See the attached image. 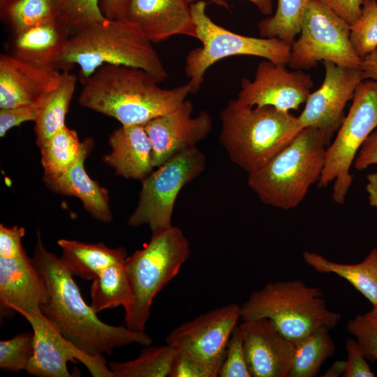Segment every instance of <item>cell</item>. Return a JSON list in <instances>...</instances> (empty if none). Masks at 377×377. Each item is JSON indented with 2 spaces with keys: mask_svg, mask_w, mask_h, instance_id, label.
I'll use <instances>...</instances> for the list:
<instances>
[{
  "mask_svg": "<svg viewBox=\"0 0 377 377\" xmlns=\"http://www.w3.org/2000/svg\"><path fill=\"white\" fill-rule=\"evenodd\" d=\"M177 351L171 345L145 346L138 357L108 364L114 377H169Z\"/></svg>",
  "mask_w": 377,
  "mask_h": 377,
  "instance_id": "29",
  "label": "cell"
},
{
  "mask_svg": "<svg viewBox=\"0 0 377 377\" xmlns=\"http://www.w3.org/2000/svg\"><path fill=\"white\" fill-rule=\"evenodd\" d=\"M360 70L364 80L377 81V49L362 58Z\"/></svg>",
  "mask_w": 377,
  "mask_h": 377,
  "instance_id": "45",
  "label": "cell"
},
{
  "mask_svg": "<svg viewBox=\"0 0 377 377\" xmlns=\"http://www.w3.org/2000/svg\"><path fill=\"white\" fill-rule=\"evenodd\" d=\"M125 18L152 43L177 35L196 37L191 3L186 0H130Z\"/></svg>",
  "mask_w": 377,
  "mask_h": 377,
  "instance_id": "20",
  "label": "cell"
},
{
  "mask_svg": "<svg viewBox=\"0 0 377 377\" xmlns=\"http://www.w3.org/2000/svg\"><path fill=\"white\" fill-rule=\"evenodd\" d=\"M61 73L32 65L13 55L0 56V109L36 103L56 88Z\"/></svg>",
  "mask_w": 377,
  "mask_h": 377,
  "instance_id": "19",
  "label": "cell"
},
{
  "mask_svg": "<svg viewBox=\"0 0 377 377\" xmlns=\"http://www.w3.org/2000/svg\"><path fill=\"white\" fill-rule=\"evenodd\" d=\"M58 20L71 35L91 22L105 18L100 0H52Z\"/></svg>",
  "mask_w": 377,
  "mask_h": 377,
  "instance_id": "33",
  "label": "cell"
},
{
  "mask_svg": "<svg viewBox=\"0 0 377 377\" xmlns=\"http://www.w3.org/2000/svg\"><path fill=\"white\" fill-rule=\"evenodd\" d=\"M77 82V75L70 71H63L57 87L45 97L40 112L34 121V131L38 147L66 126V117Z\"/></svg>",
  "mask_w": 377,
  "mask_h": 377,
  "instance_id": "26",
  "label": "cell"
},
{
  "mask_svg": "<svg viewBox=\"0 0 377 377\" xmlns=\"http://www.w3.org/2000/svg\"><path fill=\"white\" fill-rule=\"evenodd\" d=\"M193 105L186 100L176 110L154 118L144 125L152 147L154 168L161 165L174 155L196 147L213 128L211 115L200 111L192 116Z\"/></svg>",
  "mask_w": 377,
  "mask_h": 377,
  "instance_id": "16",
  "label": "cell"
},
{
  "mask_svg": "<svg viewBox=\"0 0 377 377\" xmlns=\"http://www.w3.org/2000/svg\"><path fill=\"white\" fill-rule=\"evenodd\" d=\"M366 190L369 195V204L377 209V172L367 176Z\"/></svg>",
  "mask_w": 377,
  "mask_h": 377,
  "instance_id": "46",
  "label": "cell"
},
{
  "mask_svg": "<svg viewBox=\"0 0 377 377\" xmlns=\"http://www.w3.org/2000/svg\"><path fill=\"white\" fill-rule=\"evenodd\" d=\"M299 34L288 64L293 70L310 69L323 61L360 69L362 59L351 45L350 25L322 2H309Z\"/></svg>",
  "mask_w": 377,
  "mask_h": 377,
  "instance_id": "11",
  "label": "cell"
},
{
  "mask_svg": "<svg viewBox=\"0 0 377 377\" xmlns=\"http://www.w3.org/2000/svg\"><path fill=\"white\" fill-rule=\"evenodd\" d=\"M61 260L72 274L85 280H94L108 267L124 262L127 253L123 247L111 249L103 243L87 244L60 239Z\"/></svg>",
  "mask_w": 377,
  "mask_h": 377,
  "instance_id": "24",
  "label": "cell"
},
{
  "mask_svg": "<svg viewBox=\"0 0 377 377\" xmlns=\"http://www.w3.org/2000/svg\"><path fill=\"white\" fill-rule=\"evenodd\" d=\"M207 3H191L196 37L201 47L192 49L185 59L184 72L191 94L198 92L209 67L233 56H253L287 65L291 45L278 38L254 37L231 31L214 22L206 11Z\"/></svg>",
  "mask_w": 377,
  "mask_h": 377,
  "instance_id": "8",
  "label": "cell"
},
{
  "mask_svg": "<svg viewBox=\"0 0 377 377\" xmlns=\"http://www.w3.org/2000/svg\"><path fill=\"white\" fill-rule=\"evenodd\" d=\"M240 313L243 320L268 318L294 343L319 328L332 330L341 318L327 308L319 288L300 279L268 283L254 290L241 306Z\"/></svg>",
  "mask_w": 377,
  "mask_h": 377,
  "instance_id": "6",
  "label": "cell"
},
{
  "mask_svg": "<svg viewBox=\"0 0 377 377\" xmlns=\"http://www.w3.org/2000/svg\"><path fill=\"white\" fill-rule=\"evenodd\" d=\"M93 146V140L85 138L82 142V149L75 162L59 176L43 179V182L57 193L77 198L85 210L96 220L110 223L112 214L108 191L92 179L84 169V161Z\"/></svg>",
  "mask_w": 377,
  "mask_h": 377,
  "instance_id": "22",
  "label": "cell"
},
{
  "mask_svg": "<svg viewBox=\"0 0 377 377\" xmlns=\"http://www.w3.org/2000/svg\"><path fill=\"white\" fill-rule=\"evenodd\" d=\"M348 354L346 369L343 377H374L371 371L359 343L356 339L348 338L346 341Z\"/></svg>",
  "mask_w": 377,
  "mask_h": 377,
  "instance_id": "40",
  "label": "cell"
},
{
  "mask_svg": "<svg viewBox=\"0 0 377 377\" xmlns=\"http://www.w3.org/2000/svg\"><path fill=\"white\" fill-rule=\"evenodd\" d=\"M348 331L355 337L365 357L377 360V321L366 314H358L347 325Z\"/></svg>",
  "mask_w": 377,
  "mask_h": 377,
  "instance_id": "37",
  "label": "cell"
},
{
  "mask_svg": "<svg viewBox=\"0 0 377 377\" xmlns=\"http://www.w3.org/2000/svg\"><path fill=\"white\" fill-rule=\"evenodd\" d=\"M45 97L36 103L0 109L1 138L4 137L7 132L13 127H16L26 121H35L40 112Z\"/></svg>",
  "mask_w": 377,
  "mask_h": 377,
  "instance_id": "38",
  "label": "cell"
},
{
  "mask_svg": "<svg viewBox=\"0 0 377 377\" xmlns=\"http://www.w3.org/2000/svg\"><path fill=\"white\" fill-rule=\"evenodd\" d=\"M332 10L350 26L356 22L362 12L364 0H318Z\"/></svg>",
  "mask_w": 377,
  "mask_h": 377,
  "instance_id": "42",
  "label": "cell"
},
{
  "mask_svg": "<svg viewBox=\"0 0 377 377\" xmlns=\"http://www.w3.org/2000/svg\"><path fill=\"white\" fill-rule=\"evenodd\" d=\"M191 253L182 230L175 226L154 232L149 243L125 260L131 297L124 322L130 330L145 332L156 295L179 273Z\"/></svg>",
  "mask_w": 377,
  "mask_h": 377,
  "instance_id": "7",
  "label": "cell"
},
{
  "mask_svg": "<svg viewBox=\"0 0 377 377\" xmlns=\"http://www.w3.org/2000/svg\"><path fill=\"white\" fill-rule=\"evenodd\" d=\"M310 1L278 0L274 15L258 24L261 37L278 38L291 45L300 34L302 20Z\"/></svg>",
  "mask_w": 377,
  "mask_h": 377,
  "instance_id": "31",
  "label": "cell"
},
{
  "mask_svg": "<svg viewBox=\"0 0 377 377\" xmlns=\"http://www.w3.org/2000/svg\"><path fill=\"white\" fill-rule=\"evenodd\" d=\"M239 325L251 377H289L295 343L266 318L243 320Z\"/></svg>",
  "mask_w": 377,
  "mask_h": 377,
  "instance_id": "17",
  "label": "cell"
},
{
  "mask_svg": "<svg viewBox=\"0 0 377 377\" xmlns=\"http://www.w3.org/2000/svg\"><path fill=\"white\" fill-rule=\"evenodd\" d=\"M188 3H191L198 0H186ZM251 2L258 10L263 15H271L273 10L272 0H248Z\"/></svg>",
  "mask_w": 377,
  "mask_h": 377,
  "instance_id": "48",
  "label": "cell"
},
{
  "mask_svg": "<svg viewBox=\"0 0 377 377\" xmlns=\"http://www.w3.org/2000/svg\"><path fill=\"white\" fill-rule=\"evenodd\" d=\"M0 4L15 34L58 20L52 0H0Z\"/></svg>",
  "mask_w": 377,
  "mask_h": 377,
  "instance_id": "32",
  "label": "cell"
},
{
  "mask_svg": "<svg viewBox=\"0 0 377 377\" xmlns=\"http://www.w3.org/2000/svg\"><path fill=\"white\" fill-rule=\"evenodd\" d=\"M353 163L358 170L377 164V130L372 132L362 145Z\"/></svg>",
  "mask_w": 377,
  "mask_h": 377,
  "instance_id": "43",
  "label": "cell"
},
{
  "mask_svg": "<svg viewBox=\"0 0 377 377\" xmlns=\"http://www.w3.org/2000/svg\"><path fill=\"white\" fill-rule=\"evenodd\" d=\"M34 332V354L26 371L38 377H71L68 362H80L95 377H114L105 356L88 354L66 339L40 311L23 316Z\"/></svg>",
  "mask_w": 377,
  "mask_h": 377,
  "instance_id": "12",
  "label": "cell"
},
{
  "mask_svg": "<svg viewBox=\"0 0 377 377\" xmlns=\"http://www.w3.org/2000/svg\"><path fill=\"white\" fill-rule=\"evenodd\" d=\"M346 369V360L335 361L331 367L325 371L324 377H338L343 376Z\"/></svg>",
  "mask_w": 377,
  "mask_h": 377,
  "instance_id": "47",
  "label": "cell"
},
{
  "mask_svg": "<svg viewBox=\"0 0 377 377\" xmlns=\"http://www.w3.org/2000/svg\"><path fill=\"white\" fill-rule=\"evenodd\" d=\"M365 314L377 321V304L373 305V308L371 309V310H370Z\"/></svg>",
  "mask_w": 377,
  "mask_h": 377,
  "instance_id": "49",
  "label": "cell"
},
{
  "mask_svg": "<svg viewBox=\"0 0 377 377\" xmlns=\"http://www.w3.org/2000/svg\"><path fill=\"white\" fill-rule=\"evenodd\" d=\"M206 162L205 155L194 147L176 154L158 166L142 181L139 200L128 225H147L152 232L172 227L180 191L203 172Z\"/></svg>",
  "mask_w": 377,
  "mask_h": 377,
  "instance_id": "10",
  "label": "cell"
},
{
  "mask_svg": "<svg viewBox=\"0 0 377 377\" xmlns=\"http://www.w3.org/2000/svg\"><path fill=\"white\" fill-rule=\"evenodd\" d=\"M70 36L59 20L31 27L15 34L12 55L36 66L57 69L59 59Z\"/></svg>",
  "mask_w": 377,
  "mask_h": 377,
  "instance_id": "23",
  "label": "cell"
},
{
  "mask_svg": "<svg viewBox=\"0 0 377 377\" xmlns=\"http://www.w3.org/2000/svg\"><path fill=\"white\" fill-rule=\"evenodd\" d=\"M49 299L45 282L26 251L19 257H0L1 316L16 312L24 316L40 311Z\"/></svg>",
  "mask_w": 377,
  "mask_h": 377,
  "instance_id": "18",
  "label": "cell"
},
{
  "mask_svg": "<svg viewBox=\"0 0 377 377\" xmlns=\"http://www.w3.org/2000/svg\"><path fill=\"white\" fill-rule=\"evenodd\" d=\"M313 87L309 74L289 71L286 65L263 60L257 66L254 78L241 80L235 102L246 108L273 106L290 112L305 103Z\"/></svg>",
  "mask_w": 377,
  "mask_h": 377,
  "instance_id": "14",
  "label": "cell"
},
{
  "mask_svg": "<svg viewBox=\"0 0 377 377\" xmlns=\"http://www.w3.org/2000/svg\"><path fill=\"white\" fill-rule=\"evenodd\" d=\"M240 311V305L230 303L202 313L172 330L166 343L178 353L220 371Z\"/></svg>",
  "mask_w": 377,
  "mask_h": 377,
  "instance_id": "13",
  "label": "cell"
},
{
  "mask_svg": "<svg viewBox=\"0 0 377 377\" xmlns=\"http://www.w3.org/2000/svg\"><path fill=\"white\" fill-rule=\"evenodd\" d=\"M352 100L334 142L327 147L318 182V188L333 182L332 197L338 204L345 202L352 184L350 169L360 148L377 126V81L362 80Z\"/></svg>",
  "mask_w": 377,
  "mask_h": 377,
  "instance_id": "9",
  "label": "cell"
},
{
  "mask_svg": "<svg viewBox=\"0 0 377 377\" xmlns=\"http://www.w3.org/2000/svg\"><path fill=\"white\" fill-rule=\"evenodd\" d=\"M219 142L231 161L253 172L303 128L297 117L273 106L246 108L230 101L220 113Z\"/></svg>",
  "mask_w": 377,
  "mask_h": 377,
  "instance_id": "4",
  "label": "cell"
},
{
  "mask_svg": "<svg viewBox=\"0 0 377 377\" xmlns=\"http://www.w3.org/2000/svg\"><path fill=\"white\" fill-rule=\"evenodd\" d=\"M158 84L142 69L104 65L82 84L78 102L121 125H145L176 110L191 94L188 82L172 89Z\"/></svg>",
  "mask_w": 377,
  "mask_h": 377,
  "instance_id": "2",
  "label": "cell"
},
{
  "mask_svg": "<svg viewBox=\"0 0 377 377\" xmlns=\"http://www.w3.org/2000/svg\"><path fill=\"white\" fill-rule=\"evenodd\" d=\"M43 179L55 178L66 171L77 159L82 142L75 131L66 126L59 130L40 147Z\"/></svg>",
  "mask_w": 377,
  "mask_h": 377,
  "instance_id": "30",
  "label": "cell"
},
{
  "mask_svg": "<svg viewBox=\"0 0 377 377\" xmlns=\"http://www.w3.org/2000/svg\"><path fill=\"white\" fill-rule=\"evenodd\" d=\"M350 40L362 59L377 49L376 0H364L360 17L350 26Z\"/></svg>",
  "mask_w": 377,
  "mask_h": 377,
  "instance_id": "34",
  "label": "cell"
},
{
  "mask_svg": "<svg viewBox=\"0 0 377 377\" xmlns=\"http://www.w3.org/2000/svg\"><path fill=\"white\" fill-rule=\"evenodd\" d=\"M330 142L318 129L303 128L266 165L248 174V185L265 205L297 207L320 179Z\"/></svg>",
  "mask_w": 377,
  "mask_h": 377,
  "instance_id": "5",
  "label": "cell"
},
{
  "mask_svg": "<svg viewBox=\"0 0 377 377\" xmlns=\"http://www.w3.org/2000/svg\"><path fill=\"white\" fill-rule=\"evenodd\" d=\"M24 227H7L0 225V257L14 258L21 256L24 251L22 239L25 235Z\"/></svg>",
  "mask_w": 377,
  "mask_h": 377,
  "instance_id": "41",
  "label": "cell"
},
{
  "mask_svg": "<svg viewBox=\"0 0 377 377\" xmlns=\"http://www.w3.org/2000/svg\"><path fill=\"white\" fill-rule=\"evenodd\" d=\"M130 0H100L101 11L105 18H124Z\"/></svg>",
  "mask_w": 377,
  "mask_h": 377,
  "instance_id": "44",
  "label": "cell"
},
{
  "mask_svg": "<svg viewBox=\"0 0 377 377\" xmlns=\"http://www.w3.org/2000/svg\"><path fill=\"white\" fill-rule=\"evenodd\" d=\"M325 77L320 87L311 92L297 117L302 126L318 129L330 140L344 118V109L352 100L359 83L364 80L360 69L323 61Z\"/></svg>",
  "mask_w": 377,
  "mask_h": 377,
  "instance_id": "15",
  "label": "cell"
},
{
  "mask_svg": "<svg viewBox=\"0 0 377 377\" xmlns=\"http://www.w3.org/2000/svg\"><path fill=\"white\" fill-rule=\"evenodd\" d=\"M111 151L103 161L126 179L140 180L154 168L152 147L144 125H121L109 136Z\"/></svg>",
  "mask_w": 377,
  "mask_h": 377,
  "instance_id": "21",
  "label": "cell"
},
{
  "mask_svg": "<svg viewBox=\"0 0 377 377\" xmlns=\"http://www.w3.org/2000/svg\"><path fill=\"white\" fill-rule=\"evenodd\" d=\"M36 235L31 260L49 295L40 310L66 339L88 354L101 356L110 355L114 349L132 343L151 344V337L145 332L101 321L83 300L73 276L61 258L46 249L39 231Z\"/></svg>",
  "mask_w": 377,
  "mask_h": 377,
  "instance_id": "1",
  "label": "cell"
},
{
  "mask_svg": "<svg viewBox=\"0 0 377 377\" xmlns=\"http://www.w3.org/2000/svg\"><path fill=\"white\" fill-rule=\"evenodd\" d=\"M219 376L251 377L246 360L242 332L238 325L228 341Z\"/></svg>",
  "mask_w": 377,
  "mask_h": 377,
  "instance_id": "36",
  "label": "cell"
},
{
  "mask_svg": "<svg viewBox=\"0 0 377 377\" xmlns=\"http://www.w3.org/2000/svg\"><path fill=\"white\" fill-rule=\"evenodd\" d=\"M108 64L142 69L159 83L169 76L152 43L135 24L125 17H105L71 34L57 68L71 71L77 66L82 84L97 69Z\"/></svg>",
  "mask_w": 377,
  "mask_h": 377,
  "instance_id": "3",
  "label": "cell"
},
{
  "mask_svg": "<svg viewBox=\"0 0 377 377\" xmlns=\"http://www.w3.org/2000/svg\"><path fill=\"white\" fill-rule=\"evenodd\" d=\"M219 370L177 353L169 377H216Z\"/></svg>",
  "mask_w": 377,
  "mask_h": 377,
  "instance_id": "39",
  "label": "cell"
},
{
  "mask_svg": "<svg viewBox=\"0 0 377 377\" xmlns=\"http://www.w3.org/2000/svg\"><path fill=\"white\" fill-rule=\"evenodd\" d=\"M330 330L319 328L295 342L289 377H315L325 360L333 355L335 343Z\"/></svg>",
  "mask_w": 377,
  "mask_h": 377,
  "instance_id": "27",
  "label": "cell"
},
{
  "mask_svg": "<svg viewBox=\"0 0 377 377\" xmlns=\"http://www.w3.org/2000/svg\"><path fill=\"white\" fill-rule=\"evenodd\" d=\"M90 294V306L96 313L119 306L125 308L131 297L125 261L103 270L93 280Z\"/></svg>",
  "mask_w": 377,
  "mask_h": 377,
  "instance_id": "28",
  "label": "cell"
},
{
  "mask_svg": "<svg viewBox=\"0 0 377 377\" xmlns=\"http://www.w3.org/2000/svg\"><path fill=\"white\" fill-rule=\"evenodd\" d=\"M34 332L20 333L0 341V368L10 372L26 370L34 354Z\"/></svg>",
  "mask_w": 377,
  "mask_h": 377,
  "instance_id": "35",
  "label": "cell"
},
{
  "mask_svg": "<svg viewBox=\"0 0 377 377\" xmlns=\"http://www.w3.org/2000/svg\"><path fill=\"white\" fill-rule=\"evenodd\" d=\"M303 258L316 272L334 274L348 281L364 296L372 305L377 304V248L356 264H344L331 261L320 254L305 251Z\"/></svg>",
  "mask_w": 377,
  "mask_h": 377,
  "instance_id": "25",
  "label": "cell"
}]
</instances>
